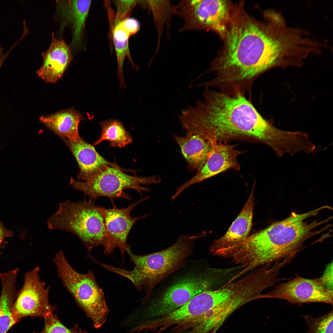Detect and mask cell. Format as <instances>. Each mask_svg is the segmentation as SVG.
<instances>
[{
  "label": "cell",
  "mask_w": 333,
  "mask_h": 333,
  "mask_svg": "<svg viewBox=\"0 0 333 333\" xmlns=\"http://www.w3.org/2000/svg\"><path fill=\"white\" fill-rule=\"evenodd\" d=\"M53 262L64 286L91 320L94 327L101 328L106 322L109 311L104 294L98 285L93 272L89 270L85 273L77 272L62 250L56 253Z\"/></svg>",
  "instance_id": "cell-7"
},
{
  "label": "cell",
  "mask_w": 333,
  "mask_h": 333,
  "mask_svg": "<svg viewBox=\"0 0 333 333\" xmlns=\"http://www.w3.org/2000/svg\"><path fill=\"white\" fill-rule=\"evenodd\" d=\"M173 138L181 149L182 155L190 170H199L207 159L212 143L197 134L187 133L184 136L176 135Z\"/></svg>",
  "instance_id": "cell-18"
},
{
  "label": "cell",
  "mask_w": 333,
  "mask_h": 333,
  "mask_svg": "<svg viewBox=\"0 0 333 333\" xmlns=\"http://www.w3.org/2000/svg\"><path fill=\"white\" fill-rule=\"evenodd\" d=\"M47 223L50 229L66 231L76 236L87 248L88 257L91 255L93 248L106 246L104 218L99 206L91 199L60 203L57 210L48 217Z\"/></svg>",
  "instance_id": "cell-6"
},
{
  "label": "cell",
  "mask_w": 333,
  "mask_h": 333,
  "mask_svg": "<svg viewBox=\"0 0 333 333\" xmlns=\"http://www.w3.org/2000/svg\"><path fill=\"white\" fill-rule=\"evenodd\" d=\"M284 300L291 304L312 302L333 305V291L328 290L320 278L308 279L299 275L277 286L264 294L263 298Z\"/></svg>",
  "instance_id": "cell-11"
},
{
  "label": "cell",
  "mask_w": 333,
  "mask_h": 333,
  "mask_svg": "<svg viewBox=\"0 0 333 333\" xmlns=\"http://www.w3.org/2000/svg\"><path fill=\"white\" fill-rule=\"evenodd\" d=\"M19 270L0 273L2 290L0 296V333H6L19 321L14 316L11 308L18 291L16 282Z\"/></svg>",
  "instance_id": "cell-19"
},
{
  "label": "cell",
  "mask_w": 333,
  "mask_h": 333,
  "mask_svg": "<svg viewBox=\"0 0 333 333\" xmlns=\"http://www.w3.org/2000/svg\"><path fill=\"white\" fill-rule=\"evenodd\" d=\"M324 209L322 206L302 214L294 212L286 218L276 222L254 233L236 245L235 251L241 264L250 270L286 258H293L305 241L321 232L313 230L326 223L306 220Z\"/></svg>",
  "instance_id": "cell-3"
},
{
  "label": "cell",
  "mask_w": 333,
  "mask_h": 333,
  "mask_svg": "<svg viewBox=\"0 0 333 333\" xmlns=\"http://www.w3.org/2000/svg\"><path fill=\"white\" fill-rule=\"evenodd\" d=\"M44 326L39 332L34 333H88L80 328L78 324H76L72 328H68L64 325L58 318L56 314L50 313L43 317Z\"/></svg>",
  "instance_id": "cell-24"
},
{
  "label": "cell",
  "mask_w": 333,
  "mask_h": 333,
  "mask_svg": "<svg viewBox=\"0 0 333 333\" xmlns=\"http://www.w3.org/2000/svg\"><path fill=\"white\" fill-rule=\"evenodd\" d=\"M205 232L194 236L182 235L171 246L160 251L145 255H136L130 247L126 249L130 261L134 266L131 270L116 267L115 273L130 280L139 291L142 290L146 295L158 280L177 269L192 252L194 243L204 236Z\"/></svg>",
  "instance_id": "cell-5"
},
{
  "label": "cell",
  "mask_w": 333,
  "mask_h": 333,
  "mask_svg": "<svg viewBox=\"0 0 333 333\" xmlns=\"http://www.w3.org/2000/svg\"><path fill=\"white\" fill-rule=\"evenodd\" d=\"M230 278L228 268H209L189 272L158 294L146 295L137 307L138 316L144 323H151L169 314L198 294L221 287Z\"/></svg>",
  "instance_id": "cell-4"
},
{
  "label": "cell",
  "mask_w": 333,
  "mask_h": 333,
  "mask_svg": "<svg viewBox=\"0 0 333 333\" xmlns=\"http://www.w3.org/2000/svg\"><path fill=\"white\" fill-rule=\"evenodd\" d=\"M70 16L73 26L72 43L76 45L81 39L92 1L76 0L69 1Z\"/></svg>",
  "instance_id": "cell-22"
},
{
  "label": "cell",
  "mask_w": 333,
  "mask_h": 333,
  "mask_svg": "<svg viewBox=\"0 0 333 333\" xmlns=\"http://www.w3.org/2000/svg\"><path fill=\"white\" fill-rule=\"evenodd\" d=\"M118 25L125 31L130 36L136 33L140 28L139 21L132 18H127L122 21Z\"/></svg>",
  "instance_id": "cell-26"
},
{
  "label": "cell",
  "mask_w": 333,
  "mask_h": 333,
  "mask_svg": "<svg viewBox=\"0 0 333 333\" xmlns=\"http://www.w3.org/2000/svg\"><path fill=\"white\" fill-rule=\"evenodd\" d=\"M255 186L254 184L245 204L227 232L222 236L214 240L210 247L212 254L218 250L239 243L250 235L255 205Z\"/></svg>",
  "instance_id": "cell-15"
},
{
  "label": "cell",
  "mask_w": 333,
  "mask_h": 333,
  "mask_svg": "<svg viewBox=\"0 0 333 333\" xmlns=\"http://www.w3.org/2000/svg\"><path fill=\"white\" fill-rule=\"evenodd\" d=\"M84 119L80 112L73 108L62 110L51 115H43L39 120L48 128L62 138L70 140L78 139V128Z\"/></svg>",
  "instance_id": "cell-17"
},
{
  "label": "cell",
  "mask_w": 333,
  "mask_h": 333,
  "mask_svg": "<svg viewBox=\"0 0 333 333\" xmlns=\"http://www.w3.org/2000/svg\"><path fill=\"white\" fill-rule=\"evenodd\" d=\"M333 309L321 317L303 316L308 328L305 333H333Z\"/></svg>",
  "instance_id": "cell-23"
},
{
  "label": "cell",
  "mask_w": 333,
  "mask_h": 333,
  "mask_svg": "<svg viewBox=\"0 0 333 333\" xmlns=\"http://www.w3.org/2000/svg\"><path fill=\"white\" fill-rule=\"evenodd\" d=\"M76 159L79 168V179L85 180L107 166L121 168L102 157L94 147L80 138L74 140H63Z\"/></svg>",
  "instance_id": "cell-16"
},
{
  "label": "cell",
  "mask_w": 333,
  "mask_h": 333,
  "mask_svg": "<svg viewBox=\"0 0 333 333\" xmlns=\"http://www.w3.org/2000/svg\"><path fill=\"white\" fill-rule=\"evenodd\" d=\"M112 35L117 58V75L120 82V88L125 85L123 73V65L125 59L127 57L132 66L136 67L132 59L130 52L129 39V35L122 28L117 27L113 30Z\"/></svg>",
  "instance_id": "cell-21"
},
{
  "label": "cell",
  "mask_w": 333,
  "mask_h": 333,
  "mask_svg": "<svg viewBox=\"0 0 333 333\" xmlns=\"http://www.w3.org/2000/svg\"><path fill=\"white\" fill-rule=\"evenodd\" d=\"M101 132L99 138L93 144L96 145L104 140L110 142L111 146L125 147L132 142V138L122 123L117 119L100 122Z\"/></svg>",
  "instance_id": "cell-20"
},
{
  "label": "cell",
  "mask_w": 333,
  "mask_h": 333,
  "mask_svg": "<svg viewBox=\"0 0 333 333\" xmlns=\"http://www.w3.org/2000/svg\"><path fill=\"white\" fill-rule=\"evenodd\" d=\"M328 290L333 291V262L326 266L323 273L320 278Z\"/></svg>",
  "instance_id": "cell-27"
},
{
  "label": "cell",
  "mask_w": 333,
  "mask_h": 333,
  "mask_svg": "<svg viewBox=\"0 0 333 333\" xmlns=\"http://www.w3.org/2000/svg\"><path fill=\"white\" fill-rule=\"evenodd\" d=\"M212 143L208 158L203 166L194 177L176 189L175 197H177L191 185L202 182L228 170H240V165L237 157L245 151L236 149L235 147L236 145L216 142Z\"/></svg>",
  "instance_id": "cell-13"
},
{
  "label": "cell",
  "mask_w": 333,
  "mask_h": 333,
  "mask_svg": "<svg viewBox=\"0 0 333 333\" xmlns=\"http://www.w3.org/2000/svg\"><path fill=\"white\" fill-rule=\"evenodd\" d=\"M203 96L204 102L196 121V134L211 142L241 139L269 146L274 141L275 127L245 95L230 96L206 88Z\"/></svg>",
  "instance_id": "cell-2"
},
{
  "label": "cell",
  "mask_w": 333,
  "mask_h": 333,
  "mask_svg": "<svg viewBox=\"0 0 333 333\" xmlns=\"http://www.w3.org/2000/svg\"><path fill=\"white\" fill-rule=\"evenodd\" d=\"M234 10L227 0H183L175 13L185 20L181 30H212L224 38Z\"/></svg>",
  "instance_id": "cell-9"
},
{
  "label": "cell",
  "mask_w": 333,
  "mask_h": 333,
  "mask_svg": "<svg viewBox=\"0 0 333 333\" xmlns=\"http://www.w3.org/2000/svg\"><path fill=\"white\" fill-rule=\"evenodd\" d=\"M138 0H117L114 1L116 14L110 20L111 29L124 19L128 18L134 8L139 3Z\"/></svg>",
  "instance_id": "cell-25"
},
{
  "label": "cell",
  "mask_w": 333,
  "mask_h": 333,
  "mask_svg": "<svg viewBox=\"0 0 333 333\" xmlns=\"http://www.w3.org/2000/svg\"><path fill=\"white\" fill-rule=\"evenodd\" d=\"M124 171H133L108 166L84 181L71 177L69 184L84 193L90 199L95 200L100 197H106L113 205L115 198L131 199L130 196L124 191L125 189H134L142 195L143 191L148 192L150 190L141 185L156 184L161 182L158 175L139 177L128 175L124 173Z\"/></svg>",
  "instance_id": "cell-8"
},
{
  "label": "cell",
  "mask_w": 333,
  "mask_h": 333,
  "mask_svg": "<svg viewBox=\"0 0 333 333\" xmlns=\"http://www.w3.org/2000/svg\"><path fill=\"white\" fill-rule=\"evenodd\" d=\"M42 55L43 62L36 73L47 83H55L61 79L72 61L69 47L64 40L56 39L53 33L49 47Z\"/></svg>",
  "instance_id": "cell-14"
},
{
  "label": "cell",
  "mask_w": 333,
  "mask_h": 333,
  "mask_svg": "<svg viewBox=\"0 0 333 333\" xmlns=\"http://www.w3.org/2000/svg\"><path fill=\"white\" fill-rule=\"evenodd\" d=\"M149 196L143 198L126 208H118L114 204L111 208L107 209L99 206L104 221L107 243L104 254L108 255L116 248H119L123 257L127 247L126 240L129 233L134 224L139 219L146 216L148 214L134 217L130 213L139 204L147 199Z\"/></svg>",
  "instance_id": "cell-12"
},
{
  "label": "cell",
  "mask_w": 333,
  "mask_h": 333,
  "mask_svg": "<svg viewBox=\"0 0 333 333\" xmlns=\"http://www.w3.org/2000/svg\"><path fill=\"white\" fill-rule=\"evenodd\" d=\"M13 235V232L12 231L6 229L2 223L0 222V260L1 255L0 248L2 243L5 238L11 237Z\"/></svg>",
  "instance_id": "cell-28"
},
{
  "label": "cell",
  "mask_w": 333,
  "mask_h": 333,
  "mask_svg": "<svg viewBox=\"0 0 333 333\" xmlns=\"http://www.w3.org/2000/svg\"><path fill=\"white\" fill-rule=\"evenodd\" d=\"M39 270V267L36 266L25 274L23 285L11 308L13 315L19 321L28 316L43 318L46 314L56 309V306L49 302L50 288L46 287L45 282L41 281Z\"/></svg>",
  "instance_id": "cell-10"
},
{
  "label": "cell",
  "mask_w": 333,
  "mask_h": 333,
  "mask_svg": "<svg viewBox=\"0 0 333 333\" xmlns=\"http://www.w3.org/2000/svg\"><path fill=\"white\" fill-rule=\"evenodd\" d=\"M2 49H1V48L0 47V56H1L2 55Z\"/></svg>",
  "instance_id": "cell-29"
},
{
  "label": "cell",
  "mask_w": 333,
  "mask_h": 333,
  "mask_svg": "<svg viewBox=\"0 0 333 333\" xmlns=\"http://www.w3.org/2000/svg\"><path fill=\"white\" fill-rule=\"evenodd\" d=\"M238 7L234 11L224 39L221 54L208 72L215 73L209 87L226 94L245 95L255 80L272 67L294 62L300 47L295 32L280 19L257 22Z\"/></svg>",
  "instance_id": "cell-1"
}]
</instances>
